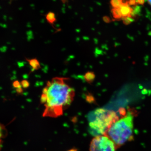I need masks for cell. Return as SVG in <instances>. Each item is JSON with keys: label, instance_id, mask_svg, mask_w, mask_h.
I'll use <instances>...</instances> for the list:
<instances>
[{"label": "cell", "instance_id": "e0dca14e", "mask_svg": "<svg viewBox=\"0 0 151 151\" xmlns=\"http://www.w3.org/2000/svg\"><path fill=\"white\" fill-rule=\"evenodd\" d=\"M103 20L106 23H109L111 22V19L109 18V17H103Z\"/></svg>", "mask_w": 151, "mask_h": 151}, {"label": "cell", "instance_id": "8992f818", "mask_svg": "<svg viewBox=\"0 0 151 151\" xmlns=\"http://www.w3.org/2000/svg\"><path fill=\"white\" fill-rule=\"evenodd\" d=\"M26 60L29 62V65L32 68L33 70H39L40 68V63L36 58L31 59H26Z\"/></svg>", "mask_w": 151, "mask_h": 151}, {"label": "cell", "instance_id": "5b68a950", "mask_svg": "<svg viewBox=\"0 0 151 151\" xmlns=\"http://www.w3.org/2000/svg\"><path fill=\"white\" fill-rule=\"evenodd\" d=\"M119 8L122 13V18L127 17H132L133 9L130 6L128 3H123Z\"/></svg>", "mask_w": 151, "mask_h": 151}, {"label": "cell", "instance_id": "52a82bcc", "mask_svg": "<svg viewBox=\"0 0 151 151\" xmlns=\"http://www.w3.org/2000/svg\"><path fill=\"white\" fill-rule=\"evenodd\" d=\"M95 74L92 71H87L84 75V79L87 83L91 84L95 79Z\"/></svg>", "mask_w": 151, "mask_h": 151}, {"label": "cell", "instance_id": "9a60e30c", "mask_svg": "<svg viewBox=\"0 0 151 151\" xmlns=\"http://www.w3.org/2000/svg\"><path fill=\"white\" fill-rule=\"evenodd\" d=\"M13 86L14 88H18L19 87H22L21 84L20 82L18 80H16L13 82Z\"/></svg>", "mask_w": 151, "mask_h": 151}, {"label": "cell", "instance_id": "6da1fadb", "mask_svg": "<svg viewBox=\"0 0 151 151\" xmlns=\"http://www.w3.org/2000/svg\"><path fill=\"white\" fill-rule=\"evenodd\" d=\"M68 78L55 77L48 81L42 93L46 95L43 104V117L57 118L63 114V111L70 106L74 99L75 91L66 84Z\"/></svg>", "mask_w": 151, "mask_h": 151}, {"label": "cell", "instance_id": "277c9868", "mask_svg": "<svg viewBox=\"0 0 151 151\" xmlns=\"http://www.w3.org/2000/svg\"><path fill=\"white\" fill-rule=\"evenodd\" d=\"M116 145L109 137L105 135L94 137L90 143V151H116Z\"/></svg>", "mask_w": 151, "mask_h": 151}, {"label": "cell", "instance_id": "9c48e42d", "mask_svg": "<svg viewBox=\"0 0 151 151\" xmlns=\"http://www.w3.org/2000/svg\"><path fill=\"white\" fill-rule=\"evenodd\" d=\"M46 18L47 21L52 24H53L56 20L55 14L52 12H50L47 14Z\"/></svg>", "mask_w": 151, "mask_h": 151}, {"label": "cell", "instance_id": "4fadbf2b", "mask_svg": "<svg viewBox=\"0 0 151 151\" xmlns=\"http://www.w3.org/2000/svg\"><path fill=\"white\" fill-rule=\"evenodd\" d=\"M5 128L4 125L0 123V139L4 137V134L5 133Z\"/></svg>", "mask_w": 151, "mask_h": 151}, {"label": "cell", "instance_id": "8fae6325", "mask_svg": "<svg viewBox=\"0 0 151 151\" xmlns=\"http://www.w3.org/2000/svg\"><path fill=\"white\" fill-rule=\"evenodd\" d=\"M22 87L24 89H27L30 86L29 81L27 80H23L21 82Z\"/></svg>", "mask_w": 151, "mask_h": 151}, {"label": "cell", "instance_id": "ac0fdd59", "mask_svg": "<svg viewBox=\"0 0 151 151\" xmlns=\"http://www.w3.org/2000/svg\"><path fill=\"white\" fill-rule=\"evenodd\" d=\"M147 1L148 4L151 6V0H147Z\"/></svg>", "mask_w": 151, "mask_h": 151}, {"label": "cell", "instance_id": "5bb4252c", "mask_svg": "<svg viewBox=\"0 0 151 151\" xmlns=\"http://www.w3.org/2000/svg\"><path fill=\"white\" fill-rule=\"evenodd\" d=\"M86 100L89 103H92L94 101V97L92 96V94L89 93V94H86Z\"/></svg>", "mask_w": 151, "mask_h": 151}, {"label": "cell", "instance_id": "7c38bea8", "mask_svg": "<svg viewBox=\"0 0 151 151\" xmlns=\"http://www.w3.org/2000/svg\"><path fill=\"white\" fill-rule=\"evenodd\" d=\"M123 22L124 24L128 25L134 21V19L132 18V17H127L123 18Z\"/></svg>", "mask_w": 151, "mask_h": 151}, {"label": "cell", "instance_id": "7a4b0ae2", "mask_svg": "<svg viewBox=\"0 0 151 151\" xmlns=\"http://www.w3.org/2000/svg\"><path fill=\"white\" fill-rule=\"evenodd\" d=\"M133 132V116L132 114L129 113L114 122L105 135L114 142L117 147L131 139Z\"/></svg>", "mask_w": 151, "mask_h": 151}, {"label": "cell", "instance_id": "3957f363", "mask_svg": "<svg viewBox=\"0 0 151 151\" xmlns=\"http://www.w3.org/2000/svg\"><path fill=\"white\" fill-rule=\"evenodd\" d=\"M119 119L114 111L99 108L94 111V118L89 122V127L99 135H105L111 125Z\"/></svg>", "mask_w": 151, "mask_h": 151}, {"label": "cell", "instance_id": "d6986e66", "mask_svg": "<svg viewBox=\"0 0 151 151\" xmlns=\"http://www.w3.org/2000/svg\"><path fill=\"white\" fill-rule=\"evenodd\" d=\"M68 151H77V150L75 149H72Z\"/></svg>", "mask_w": 151, "mask_h": 151}, {"label": "cell", "instance_id": "ba28073f", "mask_svg": "<svg viewBox=\"0 0 151 151\" xmlns=\"http://www.w3.org/2000/svg\"><path fill=\"white\" fill-rule=\"evenodd\" d=\"M112 15L114 18L117 19H120L122 18V16L120 11V8H113L111 11Z\"/></svg>", "mask_w": 151, "mask_h": 151}, {"label": "cell", "instance_id": "2e32d148", "mask_svg": "<svg viewBox=\"0 0 151 151\" xmlns=\"http://www.w3.org/2000/svg\"><path fill=\"white\" fill-rule=\"evenodd\" d=\"M16 92L18 94H22L23 92V89L22 87H19V88H17Z\"/></svg>", "mask_w": 151, "mask_h": 151}, {"label": "cell", "instance_id": "30bf717a", "mask_svg": "<svg viewBox=\"0 0 151 151\" xmlns=\"http://www.w3.org/2000/svg\"><path fill=\"white\" fill-rule=\"evenodd\" d=\"M123 0H111V5L113 8H119L123 4Z\"/></svg>", "mask_w": 151, "mask_h": 151}]
</instances>
